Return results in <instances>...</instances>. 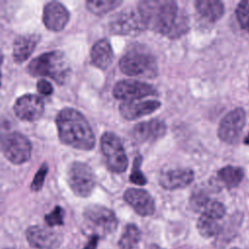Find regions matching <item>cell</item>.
I'll use <instances>...</instances> for the list:
<instances>
[{
  "label": "cell",
  "mask_w": 249,
  "mask_h": 249,
  "mask_svg": "<svg viewBox=\"0 0 249 249\" xmlns=\"http://www.w3.org/2000/svg\"><path fill=\"white\" fill-rule=\"evenodd\" d=\"M195 178L194 171L190 168H174L164 170L160 174L159 183L165 190L183 189L189 186Z\"/></svg>",
  "instance_id": "obj_18"
},
{
  "label": "cell",
  "mask_w": 249,
  "mask_h": 249,
  "mask_svg": "<svg viewBox=\"0 0 249 249\" xmlns=\"http://www.w3.org/2000/svg\"><path fill=\"white\" fill-rule=\"evenodd\" d=\"M202 215H205L211 219L219 220L222 219L226 214V207L223 203L216 200H210L205 208L201 212Z\"/></svg>",
  "instance_id": "obj_28"
},
{
  "label": "cell",
  "mask_w": 249,
  "mask_h": 249,
  "mask_svg": "<svg viewBox=\"0 0 249 249\" xmlns=\"http://www.w3.org/2000/svg\"><path fill=\"white\" fill-rule=\"evenodd\" d=\"M137 11L145 28L176 39L189 29L188 18L179 14V8L172 0H143L138 3Z\"/></svg>",
  "instance_id": "obj_1"
},
{
  "label": "cell",
  "mask_w": 249,
  "mask_h": 249,
  "mask_svg": "<svg viewBox=\"0 0 249 249\" xmlns=\"http://www.w3.org/2000/svg\"><path fill=\"white\" fill-rule=\"evenodd\" d=\"M60 141L72 148L89 151L95 145L94 133L85 116L73 108H63L55 118Z\"/></svg>",
  "instance_id": "obj_2"
},
{
  "label": "cell",
  "mask_w": 249,
  "mask_h": 249,
  "mask_svg": "<svg viewBox=\"0 0 249 249\" xmlns=\"http://www.w3.org/2000/svg\"><path fill=\"white\" fill-rule=\"evenodd\" d=\"M166 132V124L159 119L141 122L131 130L132 138L137 143L154 142L161 138Z\"/></svg>",
  "instance_id": "obj_16"
},
{
  "label": "cell",
  "mask_w": 249,
  "mask_h": 249,
  "mask_svg": "<svg viewBox=\"0 0 249 249\" xmlns=\"http://www.w3.org/2000/svg\"><path fill=\"white\" fill-rule=\"evenodd\" d=\"M45 110L43 99L36 94H24L14 104L15 115L21 121L34 122L41 118Z\"/></svg>",
  "instance_id": "obj_13"
},
{
  "label": "cell",
  "mask_w": 249,
  "mask_h": 249,
  "mask_svg": "<svg viewBox=\"0 0 249 249\" xmlns=\"http://www.w3.org/2000/svg\"><path fill=\"white\" fill-rule=\"evenodd\" d=\"M235 16L240 27L249 33V0H243L238 3Z\"/></svg>",
  "instance_id": "obj_26"
},
{
  "label": "cell",
  "mask_w": 249,
  "mask_h": 249,
  "mask_svg": "<svg viewBox=\"0 0 249 249\" xmlns=\"http://www.w3.org/2000/svg\"><path fill=\"white\" fill-rule=\"evenodd\" d=\"M37 89L43 95H50L53 91V88L52 84L45 79H41L38 81Z\"/></svg>",
  "instance_id": "obj_32"
},
{
  "label": "cell",
  "mask_w": 249,
  "mask_h": 249,
  "mask_svg": "<svg viewBox=\"0 0 249 249\" xmlns=\"http://www.w3.org/2000/svg\"><path fill=\"white\" fill-rule=\"evenodd\" d=\"M217 176L219 180L229 189H232L237 187L243 177H244V170L239 166L234 165H227L222 167L218 172Z\"/></svg>",
  "instance_id": "obj_22"
},
{
  "label": "cell",
  "mask_w": 249,
  "mask_h": 249,
  "mask_svg": "<svg viewBox=\"0 0 249 249\" xmlns=\"http://www.w3.org/2000/svg\"><path fill=\"white\" fill-rule=\"evenodd\" d=\"M196 228L200 235L203 237H211L216 236L221 233L222 227L217 222V220L211 219L205 215H200V217L197 220Z\"/></svg>",
  "instance_id": "obj_24"
},
{
  "label": "cell",
  "mask_w": 249,
  "mask_h": 249,
  "mask_svg": "<svg viewBox=\"0 0 249 249\" xmlns=\"http://www.w3.org/2000/svg\"><path fill=\"white\" fill-rule=\"evenodd\" d=\"M9 249H11V248H9Z\"/></svg>",
  "instance_id": "obj_38"
},
{
  "label": "cell",
  "mask_w": 249,
  "mask_h": 249,
  "mask_svg": "<svg viewBox=\"0 0 249 249\" xmlns=\"http://www.w3.org/2000/svg\"><path fill=\"white\" fill-rule=\"evenodd\" d=\"M31 143L26 136L0 126V151L14 164H22L31 157Z\"/></svg>",
  "instance_id": "obj_5"
},
{
  "label": "cell",
  "mask_w": 249,
  "mask_h": 249,
  "mask_svg": "<svg viewBox=\"0 0 249 249\" xmlns=\"http://www.w3.org/2000/svg\"><path fill=\"white\" fill-rule=\"evenodd\" d=\"M231 249H239V248H231Z\"/></svg>",
  "instance_id": "obj_37"
},
{
  "label": "cell",
  "mask_w": 249,
  "mask_h": 249,
  "mask_svg": "<svg viewBox=\"0 0 249 249\" xmlns=\"http://www.w3.org/2000/svg\"><path fill=\"white\" fill-rule=\"evenodd\" d=\"M26 239L36 249H56L62 242L61 233L42 226H31L26 230Z\"/></svg>",
  "instance_id": "obj_12"
},
{
  "label": "cell",
  "mask_w": 249,
  "mask_h": 249,
  "mask_svg": "<svg viewBox=\"0 0 249 249\" xmlns=\"http://www.w3.org/2000/svg\"><path fill=\"white\" fill-rule=\"evenodd\" d=\"M40 41L38 34H25L16 38L13 45V58L16 63L24 62L33 53Z\"/></svg>",
  "instance_id": "obj_19"
},
{
  "label": "cell",
  "mask_w": 249,
  "mask_h": 249,
  "mask_svg": "<svg viewBox=\"0 0 249 249\" xmlns=\"http://www.w3.org/2000/svg\"><path fill=\"white\" fill-rule=\"evenodd\" d=\"M160 102L153 99H134L123 101L120 104V114L127 121H134L150 115L160 107Z\"/></svg>",
  "instance_id": "obj_15"
},
{
  "label": "cell",
  "mask_w": 249,
  "mask_h": 249,
  "mask_svg": "<svg viewBox=\"0 0 249 249\" xmlns=\"http://www.w3.org/2000/svg\"><path fill=\"white\" fill-rule=\"evenodd\" d=\"M98 240H99V235L97 233H92L89 236V239L87 242V244L85 245L84 249H96Z\"/></svg>",
  "instance_id": "obj_33"
},
{
  "label": "cell",
  "mask_w": 249,
  "mask_h": 249,
  "mask_svg": "<svg viewBox=\"0 0 249 249\" xmlns=\"http://www.w3.org/2000/svg\"><path fill=\"white\" fill-rule=\"evenodd\" d=\"M124 198L140 216H150L155 212V201L152 196L143 189L130 188L124 194Z\"/></svg>",
  "instance_id": "obj_17"
},
{
  "label": "cell",
  "mask_w": 249,
  "mask_h": 249,
  "mask_svg": "<svg viewBox=\"0 0 249 249\" xmlns=\"http://www.w3.org/2000/svg\"><path fill=\"white\" fill-rule=\"evenodd\" d=\"M84 218L90 229L97 231V234L106 235L113 232L118 225V220L115 213L98 204H91L86 207Z\"/></svg>",
  "instance_id": "obj_8"
},
{
  "label": "cell",
  "mask_w": 249,
  "mask_h": 249,
  "mask_svg": "<svg viewBox=\"0 0 249 249\" xmlns=\"http://www.w3.org/2000/svg\"><path fill=\"white\" fill-rule=\"evenodd\" d=\"M48 171H49V167L46 163H43L40 166V168L37 170L36 174L33 177L31 185H30V188L33 192H38L43 188V185L45 183V179H46V176L48 174Z\"/></svg>",
  "instance_id": "obj_31"
},
{
  "label": "cell",
  "mask_w": 249,
  "mask_h": 249,
  "mask_svg": "<svg viewBox=\"0 0 249 249\" xmlns=\"http://www.w3.org/2000/svg\"><path fill=\"white\" fill-rule=\"evenodd\" d=\"M90 59L93 65L106 70L114 59V53L110 42L107 39H101L94 43L90 50Z\"/></svg>",
  "instance_id": "obj_20"
},
{
  "label": "cell",
  "mask_w": 249,
  "mask_h": 249,
  "mask_svg": "<svg viewBox=\"0 0 249 249\" xmlns=\"http://www.w3.org/2000/svg\"><path fill=\"white\" fill-rule=\"evenodd\" d=\"M67 182L76 196L88 197L94 190L95 175L91 167L87 163L74 161L68 169Z\"/></svg>",
  "instance_id": "obj_7"
},
{
  "label": "cell",
  "mask_w": 249,
  "mask_h": 249,
  "mask_svg": "<svg viewBox=\"0 0 249 249\" xmlns=\"http://www.w3.org/2000/svg\"><path fill=\"white\" fill-rule=\"evenodd\" d=\"M0 86H1V71H0Z\"/></svg>",
  "instance_id": "obj_36"
},
{
  "label": "cell",
  "mask_w": 249,
  "mask_h": 249,
  "mask_svg": "<svg viewBox=\"0 0 249 249\" xmlns=\"http://www.w3.org/2000/svg\"><path fill=\"white\" fill-rule=\"evenodd\" d=\"M141 162H142V157L137 156L133 160V165H132L131 173L129 176V181L138 186H144L147 184V179L141 171Z\"/></svg>",
  "instance_id": "obj_29"
},
{
  "label": "cell",
  "mask_w": 249,
  "mask_h": 249,
  "mask_svg": "<svg viewBox=\"0 0 249 249\" xmlns=\"http://www.w3.org/2000/svg\"><path fill=\"white\" fill-rule=\"evenodd\" d=\"M27 71L35 77H49L58 84H64L69 77L71 68L65 54L60 51L44 53L33 58Z\"/></svg>",
  "instance_id": "obj_3"
},
{
  "label": "cell",
  "mask_w": 249,
  "mask_h": 249,
  "mask_svg": "<svg viewBox=\"0 0 249 249\" xmlns=\"http://www.w3.org/2000/svg\"><path fill=\"white\" fill-rule=\"evenodd\" d=\"M113 95L124 101L143 99L148 96L158 95L157 89L150 84L137 80H122L113 89Z\"/></svg>",
  "instance_id": "obj_11"
},
{
  "label": "cell",
  "mask_w": 249,
  "mask_h": 249,
  "mask_svg": "<svg viewBox=\"0 0 249 249\" xmlns=\"http://www.w3.org/2000/svg\"><path fill=\"white\" fill-rule=\"evenodd\" d=\"M45 222L50 227L61 226L64 223V210L60 206H55L50 213L45 215Z\"/></svg>",
  "instance_id": "obj_30"
},
{
  "label": "cell",
  "mask_w": 249,
  "mask_h": 249,
  "mask_svg": "<svg viewBox=\"0 0 249 249\" xmlns=\"http://www.w3.org/2000/svg\"><path fill=\"white\" fill-rule=\"evenodd\" d=\"M3 58H4V56H3V53H2V52L0 51V66L2 65V62H3Z\"/></svg>",
  "instance_id": "obj_35"
},
{
  "label": "cell",
  "mask_w": 249,
  "mask_h": 249,
  "mask_svg": "<svg viewBox=\"0 0 249 249\" xmlns=\"http://www.w3.org/2000/svg\"><path fill=\"white\" fill-rule=\"evenodd\" d=\"M244 143L246 144V145H248L249 146V133L247 134V136L244 138Z\"/></svg>",
  "instance_id": "obj_34"
},
{
  "label": "cell",
  "mask_w": 249,
  "mask_h": 249,
  "mask_svg": "<svg viewBox=\"0 0 249 249\" xmlns=\"http://www.w3.org/2000/svg\"><path fill=\"white\" fill-rule=\"evenodd\" d=\"M195 5L199 16L210 22L217 21L225 13V6L221 1L197 0Z\"/></svg>",
  "instance_id": "obj_21"
},
{
  "label": "cell",
  "mask_w": 249,
  "mask_h": 249,
  "mask_svg": "<svg viewBox=\"0 0 249 249\" xmlns=\"http://www.w3.org/2000/svg\"><path fill=\"white\" fill-rule=\"evenodd\" d=\"M109 29L116 35H137L145 26L137 10L124 9L113 16L109 21Z\"/></svg>",
  "instance_id": "obj_9"
},
{
  "label": "cell",
  "mask_w": 249,
  "mask_h": 249,
  "mask_svg": "<svg viewBox=\"0 0 249 249\" xmlns=\"http://www.w3.org/2000/svg\"><path fill=\"white\" fill-rule=\"evenodd\" d=\"M120 70L126 76L155 78L158 64L155 56L140 47L131 48L119 61Z\"/></svg>",
  "instance_id": "obj_4"
},
{
  "label": "cell",
  "mask_w": 249,
  "mask_h": 249,
  "mask_svg": "<svg viewBox=\"0 0 249 249\" xmlns=\"http://www.w3.org/2000/svg\"><path fill=\"white\" fill-rule=\"evenodd\" d=\"M70 18V14L66 7L56 1L49 2L43 10L44 25L51 31L58 32L64 29Z\"/></svg>",
  "instance_id": "obj_14"
},
{
  "label": "cell",
  "mask_w": 249,
  "mask_h": 249,
  "mask_svg": "<svg viewBox=\"0 0 249 249\" xmlns=\"http://www.w3.org/2000/svg\"><path fill=\"white\" fill-rule=\"evenodd\" d=\"M140 231L134 224L125 226L124 231L119 240L120 249H133L140 240Z\"/></svg>",
  "instance_id": "obj_23"
},
{
  "label": "cell",
  "mask_w": 249,
  "mask_h": 249,
  "mask_svg": "<svg viewBox=\"0 0 249 249\" xmlns=\"http://www.w3.org/2000/svg\"><path fill=\"white\" fill-rule=\"evenodd\" d=\"M246 123V112L243 108H235L226 114L218 127L219 138L228 144H233L239 139Z\"/></svg>",
  "instance_id": "obj_10"
},
{
  "label": "cell",
  "mask_w": 249,
  "mask_h": 249,
  "mask_svg": "<svg viewBox=\"0 0 249 249\" xmlns=\"http://www.w3.org/2000/svg\"><path fill=\"white\" fill-rule=\"evenodd\" d=\"M123 2L121 0H95V1H87V9L96 16H102L107 14L117 7H119Z\"/></svg>",
  "instance_id": "obj_25"
},
{
  "label": "cell",
  "mask_w": 249,
  "mask_h": 249,
  "mask_svg": "<svg viewBox=\"0 0 249 249\" xmlns=\"http://www.w3.org/2000/svg\"><path fill=\"white\" fill-rule=\"evenodd\" d=\"M100 149L106 165L114 173H123L127 168V157L121 139L113 132H104L100 138Z\"/></svg>",
  "instance_id": "obj_6"
},
{
  "label": "cell",
  "mask_w": 249,
  "mask_h": 249,
  "mask_svg": "<svg viewBox=\"0 0 249 249\" xmlns=\"http://www.w3.org/2000/svg\"><path fill=\"white\" fill-rule=\"evenodd\" d=\"M209 201L210 198L208 195L202 189L194 191L190 198V204L192 208L196 212H202Z\"/></svg>",
  "instance_id": "obj_27"
}]
</instances>
